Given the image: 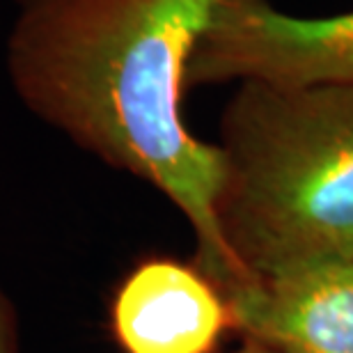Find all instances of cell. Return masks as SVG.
I'll return each instance as SVG.
<instances>
[{
  "label": "cell",
  "mask_w": 353,
  "mask_h": 353,
  "mask_svg": "<svg viewBox=\"0 0 353 353\" xmlns=\"http://www.w3.org/2000/svg\"><path fill=\"white\" fill-rule=\"evenodd\" d=\"M7 76L55 131L165 195L193 262L228 294L250 280L216 218L223 157L183 119L186 69L218 0H10Z\"/></svg>",
  "instance_id": "6da1fadb"
},
{
  "label": "cell",
  "mask_w": 353,
  "mask_h": 353,
  "mask_svg": "<svg viewBox=\"0 0 353 353\" xmlns=\"http://www.w3.org/2000/svg\"><path fill=\"white\" fill-rule=\"evenodd\" d=\"M216 145L218 230L245 273L353 259V85L239 83Z\"/></svg>",
  "instance_id": "7a4b0ae2"
},
{
  "label": "cell",
  "mask_w": 353,
  "mask_h": 353,
  "mask_svg": "<svg viewBox=\"0 0 353 353\" xmlns=\"http://www.w3.org/2000/svg\"><path fill=\"white\" fill-rule=\"evenodd\" d=\"M245 81L353 85V10L296 17L271 0H218L188 60L186 88Z\"/></svg>",
  "instance_id": "3957f363"
},
{
  "label": "cell",
  "mask_w": 353,
  "mask_h": 353,
  "mask_svg": "<svg viewBox=\"0 0 353 353\" xmlns=\"http://www.w3.org/2000/svg\"><path fill=\"white\" fill-rule=\"evenodd\" d=\"M228 330V294L195 262L147 257L110 301V333L122 353H214Z\"/></svg>",
  "instance_id": "277c9868"
},
{
  "label": "cell",
  "mask_w": 353,
  "mask_h": 353,
  "mask_svg": "<svg viewBox=\"0 0 353 353\" xmlns=\"http://www.w3.org/2000/svg\"><path fill=\"white\" fill-rule=\"evenodd\" d=\"M228 301L234 330L275 353H353V259L250 278Z\"/></svg>",
  "instance_id": "5b68a950"
},
{
  "label": "cell",
  "mask_w": 353,
  "mask_h": 353,
  "mask_svg": "<svg viewBox=\"0 0 353 353\" xmlns=\"http://www.w3.org/2000/svg\"><path fill=\"white\" fill-rule=\"evenodd\" d=\"M0 353H19L17 312L3 289H0Z\"/></svg>",
  "instance_id": "8992f818"
},
{
  "label": "cell",
  "mask_w": 353,
  "mask_h": 353,
  "mask_svg": "<svg viewBox=\"0 0 353 353\" xmlns=\"http://www.w3.org/2000/svg\"><path fill=\"white\" fill-rule=\"evenodd\" d=\"M236 353H275V351L266 349V347H262V344H257V342H250V340H245L243 349H239Z\"/></svg>",
  "instance_id": "52a82bcc"
}]
</instances>
